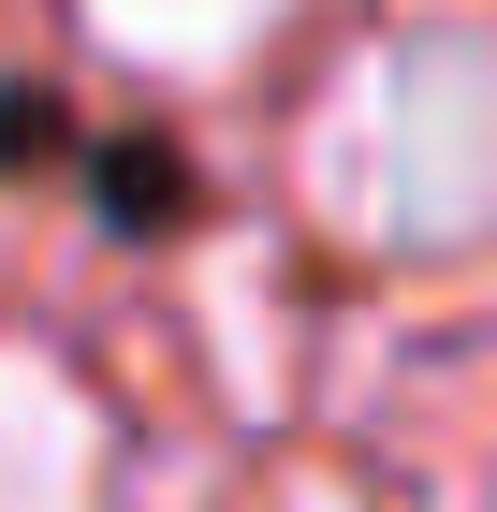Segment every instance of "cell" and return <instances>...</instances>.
Returning a JSON list of instances; mask_svg holds the SVG:
<instances>
[{"label":"cell","instance_id":"5","mask_svg":"<svg viewBox=\"0 0 497 512\" xmlns=\"http://www.w3.org/2000/svg\"><path fill=\"white\" fill-rule=\"evenodd\" d=\"M147 512H395L381 454L337 425H278V439H176Z\"/></svg>","mask_w":497,"mask_h":512},{"label":"cell","instance_id":"3","mask_svg":"<svg viewBox=\"0 0 497 512\" xmlns=\"http://www.w3.org/2000/svg\"><path fill=\"white\" fill-rule=\"evenodd\" d=\"M322 15L337 0H44L74 88L147 103V118H249Z\"/></svg>","mask_w":497,"mask_h":512},{"label":"cell","instance_id":"6","mask_svg":"<svg viewBox=\"0 0 497 512\" xmlns=\"http://www.w3.org/2000/svg\"><path fill=\"white\" fill-rule=\"evenodd\" d=\"M88 161V118H74V59L0 30V293H30V249L59 235V191Z\"/></svg>","mask_w":497,"mask_h":512},{"label":"cell","instance_id":"2","mask_svg":"<svg viewBox=\"0 0 497 512\" xmlns=\"http://www.w3.org/2000/svg\"><path fill=\"white\" fill-rule=\"evenodd\" d=\"M176 469V425L117 366L103 322L0 293V512H147Z\"/></svg>","mask_w":497,"mask_h":512},{"label":"cell","instance_id":"1","mask_svg":"<svg viewBox=\"0 0 497 512\" xmlns=\"http://www.w3.org/2000/svg\"><path fill=\"white\" fill-rule=\"evenodd\" d=\"M264 103V205L351 308L497 293V0H337Z\"/></svg>","mask_w":497,"mask_h":512},{"label":"cell","instance_id":"4","mask_svg":"<svg viewBox=\"0 0 497 512\" xmlns=\"http://www.w3.org/2000/svg\"><path fill=\"white\" fill-rule=\"evenodd\" d=\"M454 352H468V366H424L410 410L337 425V439L381 454V498H395V512H497V308L468 322Z\"/></svg>","mask_w":497,"mask_h":512}]
</instances>
